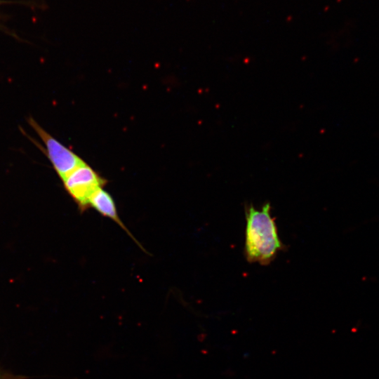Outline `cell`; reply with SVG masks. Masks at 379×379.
I'll use <instances>...</instances> for the list:
<instances>
[{"instance_id": "5b68a950", "label": "cell", "mask_w": 379, "mask_h": 379, "mask_svg": "<svg viewBox=\"0 0 379 379\" xmlns=\"http://www.w3.org/2000/svg\"><path fill=\"white\" fill-rule=\"evenodd\" d=\"M0 379H18V377L5 373L0 370Z\"/></svg>"}, {"instance_id": "8992f818", "label": "cell", "mask_w": 379, "mask_h": 379, "mask_svg": "<svg viewBox=\"0 0 379 379\" xmlns=\"http://www.w3.org/2000/svg\"><path fill=\"white\" fill-rule=\"evenodd\" d=\"M7 2H10V1H4V0H0V5L7 4Z\"/></svg>"}, {"instance_id": "3957f363", "label": "cell", "mask_w": 379, "mask_h": 379, "mask_svg": "<svg viewBox=\"0 0 379 379\" xmlns=\"http://www.w3.org/2000/svg\"><path fill=\"white\" fill-rule=\"evenodd\" d=\"M28 123L45 145V154L58 176L62 180L85 161L44 130L32 117Z\"/></svg>"}, {"instance_id": "277c9868", "label": "cell", "mask_w": 379, "mask_h": 379, "mask_svg": "<svg viewBox=\"0 0 379 379\" xmlns=\"http://www.w3.org/2000/svg\"><path fill=\"white\" fill-rule=\"evenodd\" d=\"M89 206L90 208L95 209L102 216L109 218L117 223L140 248H142V250H144L121 220L118 214L116 203L112 195L107 191L103 188L97 190L90 199Z\"/></svg>"}, {"instance_id": "6da1fadb", "label": "cell", "mask_w": 379, "mask_h": 379, "mask_svg": "<svg viewBox=\"0 0 379 379\" xmlns=\"http://www.w3.org/2000/svg\"><path fill=\"white\" fill-rule=\"evenodd\" d=\"M246 231L244 252L250 262L260 265L270 263L284 248L277 232L271 206L264 204L260 209L246 206Z\"/></svg>"}, {"instance_id": "7a4b0ae2", "label": "cell", "mask_w": 379, "mask_h": 379, "mask_svg": "<svg viewBox=\"0 0 379 379\" xmlns=\"http://www.w3.org/2000/svg\"><path fill=\"white\" fill-rule=\"evenodd\" d=\"M62 182L81 213L90 208L91 197L107 183L106 179L86 162L72 171Z\"/></svg>"}]
</instances>
